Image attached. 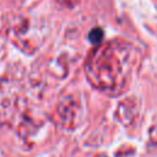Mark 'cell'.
<instances>
[{
  "label": "cell",
  "instance_id": "6da1fadb",
  "mask_svg": "<svg viewBox=\"0 0 157 157\" xmlns=\"http://www.w3.org/2000/svg\"><path fill=\"white\" fill-rule=\"evenodd\" d=\"M103 37V32L101 28H94L93 31H91L90 33V40L92 43H98Z\"/></svg>",
  "mask_w": 157,
  "mask_h": 157
}]
</instances>
